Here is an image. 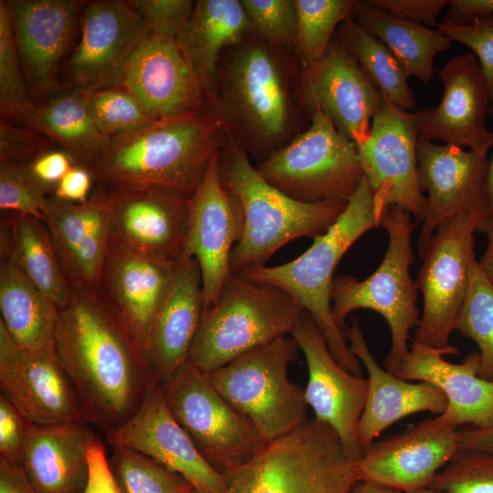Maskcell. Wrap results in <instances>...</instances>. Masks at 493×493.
Wrapping results in <instances>:
<instances>
[{"label": "cell", "mask_w": 493, "mask_h": 493, "mask_svg": "<svg viewBox=\"0 0 493 493\" xmlns=\"http://www.w3.org/2000/svg\"><path fill=\"white\" fill-rule=\"evenodd\" d=\"M55 351L89 423L105 435L136 412L155 382L142 345L100 289L71 285Z\"/></svg>", "instance_id": "obj_1"}, {"label": "cell", "mask_w": 493, "mask_h": 493, "mask_svg": "<svg viewBox=\"0 0 493 493\" xmlns=\"http://www.w3.org/2000/svg\"><path fill=\"white\" fill-rule=\"evenodd\" d=\"M228 135L213 114L156 123L110 139L89 170L109 190L161 189L191 198Z\"/></svg>", "instance_id": "obj_2"}, {"label": "cell", "mask_w": 493, "mask_h": 493, "mask_svg": "<svg viewBox=\"0 0 493 493\" xmlns=\"http://www.w3.org/2000/svg\"><path fill=\"white\" fill-rule=\"evenodd\" d=\"M219 174L242 212L244 229L231 255L232 274L265 267L291 240L325 234L344 212L348 202L305 203L268 184L246 152L232 137L219 153Z\"/></svg>", "instance_id": "obj_3"}, {"label": "cell", "mask_w": 493, "mask_h": 493, "mask_svg": "<svg viewBox=\"0 0 493 493\" xmlns=\"http://www.w3.org/2000/svg\"><path fill=\"white\" fill-rule=\"evenodd\" d=\"M220 58L216 116L261 162L282 147L295 123L282 58L252 32Z\"/></svg>", "instance_id": "obj_4"}, {"label": "cell", "mask_w": 493, "mask_h": 493, "mask_svg": "<svg viewBox=\"0 0 493 493\" xmlns=\"http://www.w3.org/2000/svg\"><path fill=\"white\" fill-rule=\"evenodd\" d=\"M376 226L372 191L363 178L339 219L325 234L314 238L303 254L282 265L239 274L278 286L291 295L313 319L337 362L358 377H362L361 362L351 351L344 330L333 320L331 289L341 257L363 234Z\"/></svg>", "instance_id": "obj_5"}, {"label": "cell", "mask_w": 493, "mask_h": 493, "mask_svg": "<svg viewBox=\"0 0 493 493\" xmlns=\"http://www.w3.org/2000/svg\"><path fill=\"white\" fill-rule=\"evenodd\" d=\"M222 474L228 493H349L360 480L336 432L315 417Z\"/></svg>", "instance_id": "obj_6"}, {"label": "cell", "mask_w": 493, "mask_h": 493, "mask_svg": "<svg viewBox=\"0 0 493 493\" xmlns=\"http://www.w3.org/2000/svg\"><path fill=\"white\" fill-rule=\"evenodd\" d=\"M303 308L278 286L232 274L203 312L188 361L204 373L290 335Z\"/></svg>", "instance_id": "obj_7"}, {"label": "cell", "mask_w": 493, "mask_h": 493, "mask_svg": "<svg viewBox=\"0 0 493 493\" xmlns=\"http://www.w3.org/2000/svg\"><path fill=\"white\" fill-rule=\"evenodd\" d=\"M412 215L393 205L384 211L378 226L388 233V246L377 269L363 280L351 275L334 278L331 312L337 326L344 330L347 316L359 309L383 316L391 331V347L385 369L395 373L407 355L410 331L420 322L417 288L410 275L414 260L412 234L416 225Z\"/></svg>", "instance_id": "obj_8"}, {"label": "cell", "mask_w": 493, "mask_h": 493, "mask_svg": "<svg viewBox=\"0 0 493 493\" xmlns=\"http://www.w3.org/2000/svg\"><path fill=\"white\" fill-rule=\"evenodd\" d=\"M299 350L294 338L287 335L205 373L266 442L291 432L308 419L305 389L290 382L287 374Z\"/></svg>", "instance_id": "obj_9"}, {"label": "cell", "mask_w": 493, "mask_h": 493, "mask_svg": "<svg viewBox=\"0 0 493 493\" xmlns=\"http://www.w3.org/2000/svg\"><path fill=\"white\" fill-rule=\"evenodd\" d=\"M288 144L255 166L272 186L305 203L348 202L364 174L355 143L320 110Z\"/></svg>", "instance_id": "obj_10"}, {"label": "cell", "mask_w": 493, "mask_h": 493, "mask_svg": "<svg viewBox=\"0 0 493 493\" xmlns=\"http://www.w3.org/2000/svg\"><path fill=\"white\" fill-rule=\"evenodd\" d=\"M481 223L479 213H462L442 223L430 238L415 280L424 308L413 342L445 354L458 352L449 339L468 291L475 233Z\"/></svg>", "instance_id": "obj_11"}, {"label": "cell", "mask_w": 493, "mask_h": 493, "mask_svg": "<svg viewBox=\"0 0 493 493\" xmlns=\"http://www.w3.org/2000/svg\"><path fill=\"white\" fill-rule=\"evenodd\" d=\"M162 386L172 414L204 458L218 471L245 464L266 443L189 361Z\"/></svg>", "instance_id": "obj_12"}, {"label": "cell", "mask_w": 493, "mask_h": 493, "mask_svg": "<svg viewBox=\"0 0 493 493\" xmlns=\"http://www.w3.org/2000/svg\"><path fill=\"white\" fill-rule=\"evenodd\" d=\"M383 97L368 136L355 144L372 191L377 226L384 211L393 205L422 224L427 204L418 183L416 147L427 108L407 111Z\"/></svg>", "instance_id": "obj_13"}, {"label": "cell", "mask_w": 493, "mask_h": 493, "mask_svg": "<svg viewBox=\"0 0 493 493\" xmlns=\"http://www.w3.org/2000/svg\"><path fill=\"white\" fill-rule=\"evenodd\" d=\"M149 34L146 23L128 1H87L78 39L61 68V89L86 94L118 86L128 62Z\"/></svg>", "instance_id": "obj_14"}, {"label": "cell", "mask_w": 493, "mask_h": 493, "mask_svg": "<svg viewBox=\"0 0 493 493\" xmlns=\"http://www.w3.org/2000/svg\"><path fill=\"white\" fill-rule=\"evenodd\" d=\"M30 96L40 105L61 90L60 72L79 33L85 0H7Z\"/></svg>", "instance_id": "obj_15"}, {"label": "cell", "mask_w": 493, "mask_h": 493, "mask_svg": "<svg viewBox=\"0 0 493 493\" xmlns=\"http://www.w3.org/2000/svg\"><path fill=\"white\" fill-rule=\"evenodd\" d=\"M118 86L156 123L213 114L203 83L176 41L161 35L146 37Z\"/></svg>", "instance_id": "obj_16"}, {"label": "cell", "mask_w": 493, "mask_h": 493, "mask_svg": "<svg viewBox=\"0 0 493 493\" xmlns=\"http://www.w3.org/2000/svg\"><path fill=\"white\" fill-rule=\"evenodd\" d=\"M219 153L211 158L190 199L182 254L199 265L205 309L216 300L232 275V251L244 229L239 205L220 179Z\"/></svg>", "instance_id": "obj_17"}, {"label": "cell", "mask_w": 493, "mask_h": 493, "mask_svg": "<svg viewBox=\"0 0 493 493\" xmlns=\"http://www.w3.org/2000/svg\"><path fill=\"white\" fill-rule=\"evenodd\" d=\"M1 393L37 425L89 424L76 389L56 351L18 346L0 322Z\"/></svg>", "instance_id": "obj_18"}, {"label": "cell", "mask_w": 493, "mask_h": 493, "mask_svg": "<svg viewBox=\"0 0 493 493\" xmlns=\"http://www.w3.org/2000/svg\"><path fill=\"white\" fill-rule=\"evenodd\" d=\"M416 149L419 187L427 193L426 215L417 240L422 257L445 221L469 212L479 213L483 221L489 158L459 146L436 144L421 134Z\"/></svg>", "instance_id": "obj_19"}, {"label": "cell", "mask_w": 493, "mask_h": 493, "mask_svg": "<svg viewBox=\"0 0 493 493\" xmlns=\"http://www.w3.org/2000/svg\"><path fill=\"white\" fill-rule=\"evenodd\" d=\"M300 93L309 112H323L355 144L368 136L384 101L336 34L320 59L303 63Z\"/></svg>", "instance_id": "obj_20"}, {"label": "cell", "mask_w": 493, "mask_h": 493, "mask_svg": "<svg viewBox=\"0 0 493 493\" xmlns=\"http://www.w3.org/2000/svg\"><path fill=\"white\" fill-rule=\"evenodd\" d=\"M105 435L111 446L152 458L183 476L200 492L228 493L222 472L204 458L172 414L161 382H153L136 412Z\"/></svg>", "instance_id": "obj_21"}, {"label": "cell", "mask_w": 493, "mask_h": 493, "mask_svg": "<svg viewBox=\"0 0 493 493\" xmlns=\"http://www.w3.org/2000/svg\"><path fill=\"white\" fill-rule=\"evenodd\" d=\"M290 335L306 358L309 380L305 397L314 417L330 425L350 456L358 460L363 454L358 425L366 403L368 380L337 362L320 330L305 310Z\"/></svg>", "instance_id": "obj_22"}, {"label": "cell", "mask_w": 493, "mask_h": 493, "mask_svg": "<svg viewBox=\"0 0 493 493\" xmlns=\"http://www.w3.org/2000/svg\"><path fill=\"white\" fill-rule=\"evenodd\" d=\"M459 450L457 428L426 419L374 441L356 460L359 479L403 493L417 491L428 488Z\"/></svg>", "instance_id": "obj_23"}, {"label": "cell", "mask_w": 493, "mask_h": 493, "mask_svg": "<svg viewBox=\"0 0 493 493\" xmlns=\"http://www.w3.org/2000/svg\"><path fill=\"white\" fill-rule=\"evenodd\" d=\"M43 215L70 285L99 289L111 238L107 189L95 184L83 204L51 194L43 206Z\"/></svg>", "instance_id": "obj_24"}, {"label": "cell", "mask_w": 493, "mask_h": 493, "mask_svg": "<svg viewBox=\"0 0 493 493\" xmlns=\"http://www.w3.org/2000/svg\"><path fill=\"white\" fill-rule=\"evenodd\" d=\"M438 74L443 95L436 107H427L420 134L488 156L493 131L485 118L491 98L478 60L473 53L457 55Z\"/></svg>", "instance_id": "obj_25"}, {"label": "cell", "mask_w": 493, "mask_h": 493, "mask_svg": "<svg viewBox=\"0 0 493 493\" xmlns=\"http://www.w3.org/2000/svg\"><path fill=\"white\" fill-rule=\"evenodd\" d=\"M107 192L111 241L173 259L182 257L191 198L161 189Z\"/></svg>", "instance_id": "obj_26"}, {"label": "cell", "mask_w": 493, "mask_h": 493, "mask_svg": "<svg viewBox=\"0 0 493 493\" xmlns=\"http://www.w3.org/2000/svg\"><path fill=\"white\" fill-rule=\"evenodd\" d=\"M177 261L110 240L99 289L124 320L143 351Z\"/></svg>", "instance_id": "obj_27"}, {"label": "cell", "mask_w": 493, "mask_h": 493, "mask_svg": "<svg viewBox=\"0 0 493 493\" xmlns=\"http://www.w3.org/2000/svg\"><path fill=\"white\" fill-rule=\"evenodd\" d=\"M443 355L413 342L394 374L431 383L445 393L447 406L434 417L437 424L457 429L467 424L476 428L493 426V380L478 374V352L470 353L461 363L447 362Z\"/></svg>", "instance_id": "obj_28"}, {"label": "cell", "mask_w": 493, "mask_h": 493, "mask_svg": "<svg viewBox=\"0 0 493 493\" xmlns=\"http://www.w3.org/2000/svg\"><path fill=\"white\" fill-rule=\"evenodd\" d=\"M204 309L199 265L194 257H181L144 346L155 381H166L188 361Z\"/></svg>", "instance_id": "obj_29"}, {"label": "cell", "mask_w": 493, "mask_h": 493, "mask_svg": "<svg viewBox=\"0 0 493 493\" xmlns=\"http://www.w3.org/2000/svg\"><path fill=\"white\" fill-rule=\"evenodd\" d=\"M344 332L352 353L368 373V393L358 425L364 452L381 434L399 420L420 412L441 414L447 406L445 393L435 385L410 383L383 369L371 352L359 322L353 319Z\"/></svg>", "instance_id": "obj_30"}, {"label": "cell", "mask_w": 493, "mask_h": 493, "mask_svg": "<svg viewBox=\"0 0 493 493\" xmlns=\"http://www.w3.org/2000/svg\"><path fill=\"white\" fill-rule=\"evenodd\" d=\"M98 438L87 424H30L20 465L37 493H83Z\"/></svg>", "instance_id": "obj_31"}, {"label": "cell", "mask_w": 493, "mask_h": 493, "mask_svg": "<svg viewBox=\"0 0 493 493\" xmlns=\"http://www.w3.org/2000/svg\"><path fill=\"white\" fill-rule=\"evenodd\" d=\"M250 33V22L241 0H198L175 40L200 78L215 115L220 58L225 49L241 42Z\"/></svg>", "instance_id": "obj_32"}, {"label": "cell", "mask_w": 493, "mask_h": 493, "mask_svg": "<svg viewBox=\"0 0 493 493\" xmlns=\"http://www.w3.org/2000/svg\"><path fill=\"white\" fill-rule=\"evenodd\" d=\"M0 259L16 267L58 308L68 302L71 285L42 219L1 212Z\"/></svg>", "instance_id": "obj_33"}, {"label": "cell", "mask_w": 493, "mask_h": 493, "mask_svg": "<svg viewBox=\"0 0 493 493\" xmlns=\"http://www.w3.org/2000/svg\"><path fill=\"white\" fill-rule=\"evenodd\" d=\"M0 322L32 351H55L59 308L8 262L0 263Z\"/></svg>", "instance_id": "obj_34"}, {"label": "cell", "mask_w": 493, "mask_h": 493, "mask_svg": "<svg viewBox=\"0 0 493 493\" xmlns=\"http://www.w3.org/2000/svg\"><path fill=\"white\" fill-rule=\"evenodd\" d=\"M353 19L389 48L409 77L425 84L436 72L435 56L452 47L439 29L399 18L369 0L357 1Z\"/></svg>", "instance_id": "obj_35"}, {"label": "cell", "mask_w": 493, "mask_h": 493, "mask_svg": "<svg viewBox=\"0 0 493 493\" xmlns=\"http://www.w3.org/2000/svg\"><path fill=\"white\" fill-rule=\"evenodd\" d=\"M26 127L46 136L68 153L76 164L89 167L107 149L110 139L95 125L79 91L62 89L29 115Z\"/></svg>", "instance_id": "obj_36"}, {"label": "cell", "mask_w": 493, "mask_h": 493, "mask_svg": "<svg viewBox=\"0 0 493 493\" xmlns=\"http://www.w3.org/2000/svg\"><path fill=\"white\" fill-rule=\"evenodd\" d=\"M341 42L380 91L398 108L415 111L417 102L408 83V74L389 48L354 19L341 23Z\"/></svg>", "instance_id": "obj_37"}, {"label": "cell", "mask_w": 493, "mask_h": 493, "mask_svg": "<svg viewBox=\"0 0 493 493\" xmlns=\"http://www.w3.org/2000/svg\"><path fill=\"white\" fill-rule=\"evenodd\" d=\"M356 3L354 0H294L295 46L303 63L324 56L339 26L353 19Z\"/></svg>", "instance_id": "obj_38"}, {"label": "cell", "mask_w": 493, "mask_h": 493, "mask_svg": "<svg viewBox=\"0 0 493 493\" xmlns=\"http://www.w3.org/2000/svg\"><path fill=\"white\" fill-rule=\"evenodd\" d=\"M456 330L478 347V374L493 378V285L481 271L476 255L469 264V287Z\"/></svg>", "instance_id": "obj_39"}, {"label": "cell", "mask_w": 493, "mask_h": 493, "mask_svg": "<svg viewBox=\"0 0 493 493\" xmlns=\"http://www.w3.org/2000/svg\"><path fill=\"white\" fill-rule=\"evenodd\" d=\"M16 47L7 0L0 1V117L1 121L26 127L36 108Z\"/></svg>", "instance_id": "obj_40"}, {"label": "cell", "mask_w": 493, "mask_h": 493, "mask_svg": "<svg viewBox=\"0 0 493 493\" xmlns=\"http://www.w3.org/2000/svg\"><path fill=\"white\" fill-rule=\"evenodd\" d=\"M110 465L120 493H194L180 474L134 450L112 446Z\"/></svg>", "instance_id": "obj_41"}, {"label": "cell", "mask_w": 493, "mask_h": 493, "mask_svg": "<svg viewBox=\"0 0 493 493\" xmlns=\"http://www.w3.org/2000/svg\"><path fill=\"white\" fill-rule=\"evenodd\" d=\"M84 95L95 125L109 139L138 132L156 124L137 100L121 86Z\"/></svg>", "instance_id": "obj_42"}, {"label": "cell", "mask_w": 493, "mask_h": 493, "mask_svg": "<svg viewBox=\"0 0 493 493\" xmlns=\"http://www.w3.org/2000/svg\"><path fill=\"white\" fill-rule=\"evenodd\" d=\"M428 488L446 493H493V453L459 450Z\"/></svg>", "instance_id": "obj_43"}, {"label": "cell", "mask_w": 493, "mask_h": 493, "mask_svg": "<svg viewBox=\"0 0 493 493\" xmlns=\"http://www.w3.org/2000/svg\"><path fill=\"white\" fill-rule=\"evenodd\" d=\"M53 192L38 183L26 163L0 160V211L44 220L43 206Z\"/></svg>", "instance_id": "obj_44"}, {"label": "cell", "mask_w": 493, "mask_h": 493, "mask_svg": "<svg viewBox=\"0 0 493 493\" xmlns=\"http://www.w3.org/2000/svg\"><path fill=\"white\" fill-rule=\"evenodd\" d=\"M241 3L256 36L277 49L295 45L294 0H241Z\"/></svg>", "instance_id": "obj_45"}, {"label": "cell", "mask_w": 493, "mask_h": 493, "mask_svg": "<svg viewBox=\"0 0 493 493\" xmlns=\"http://www.w3.org/2000/svg\"><path fill=\"white\" fill-rule=\"evenodd\" d=\"M146 23L150 33L176 40L188 23L195 2L192 0H129Z\"/></svg>", "instance_id": "obj_46"}, {"label": "cell", "mask_w": 493, "mask_h": 493, "mask_svg": "<svg viewBox=\"0 0 493 493\" xmlns=\"http://www.w3.org/2000/svg\"><path fill=\"white\" fill-rule=\"evenodd\" d=\"M435 28L473 51L488 82L491 98L489 113L493 115V19L477 20L467 26H451L439 21Z\"/></svg>", "instance_id": "obj_47"}, {"label": "cell", "mask_w": 493, "mask_h": 493, "mask_svg": "<svg viewBox=\"0 0 493 493\" xmlns=\"http://www.w3.org/2000/svg\"><path fill=\"white\" fill-rule=\"evenodd\" d=\"M55 147L46 136L31 128L0 122V160L28 163Z\"/></svg>", "instance_id": "obj_48"}, {"label": "cell", "mask_w": 493, "mask_h": 493, "mask_svg": "<svg viewBox=\"0 0 493 493\" xmlns=\"http://www.w3.org/2000/svg\"><path fill=\"white\" fill-rule=\"evenodd\" d=\"M30 422L5 394H0V457L21 464Z\"/></svg>", "instance_id": "obj_49"}, {"label": "cell", "mask_w": 493, "mask_h": 493, "mask_svg": "<svg viewBox=\"0 0 493 493\" xmlns=\"http://www.w3.org/2000/svg\"><path fill=\"white\" fill-rule=\"evenodd\" d=\"M369 2L406 21L436 26L437 17L447 7L448 0H369Z\"/></svg>", "instance_id": "obj_50"}, {"label": "cell", "mask_w": 493, "mask_h": 493, "mask_svg": "<svg viewBox=\"0 0 493 493\" xmlns=\"http://www.w3.org/2000/svg\"><path fill=\"white\" fill-rule=\"evenodd\" d=\"M75 164L72 157L58 147L44 152L26 163L33 177L52 192Z\"/></svg>", "instance_id": "obj_51"}, {"label": "cell", "mask_w": 493, "mask_h": 493, "mask_svg": "<svg viewBox=\"0 0 493 493\" xmlns=\"http://www.w3.org/2000/svg\"><path fill=\"white\" fill-rule=\"evenodd\" d=\"M89 475L83 493H120L103 444L98 438L89 448Z\"/></svg>", "instance_id": "obj_52"}, {"label": "cell", "mask_w": 493, "mask_h": 493, "mask_svg": "<svg viewBox=\"0 0 493 493\" xmlns=\"http://www.w3.org/2000/svg\"><path fill=\"white\" fill-rule=\"evenodd\" d=\"M94 183L90 171L82 165L75 164L59 181L53 195L62 201L83 204L88 201Z\"/></svg>", "instance_id": "obj_53"}, {"label": "cell", "mask_w": 493, "mask_h": 493, "mask_svg": "<svg viewBox=\"0 0 493 493\" xmlns=\"http://www.w3.org/2000/svg\"><path fill=\"white\" fill-rule=\"evenodd\" d=\"M493 19V0H448L441 23L467 26L477 20Z\"/></svg>", "instance_id": "obj_54"}, {"label": "cell", "mask_w": 493, "mask_h": 493, "mask_svg": "<svg viewBox=\"0 0 493 493\" xmlns=\"http://www.w3.org/2000/svg\"><path fill=\"white\" fill-rule=\"evenodd\" d=\"M0 493H37L21 465L0 457Z\"/></svg>", "instance_id": "obj_55"}, {"label": "cell", "mask_w": 493, "mask_h": 493, "mask_svg": "<svg viewBox=\"0 0 493 493\" xmlns=\"http://www.w3.org/2000/svg\"><path fill=\"white\" fill-rule=\"evenodd\" d=\"M460 450H477L493 453V426L488 428L467 427L458 430Z\"/></svg>", "instance_id": "obj_56"}, {"label": "cell", "mask_w": 493, "mask_h": 493, "mask_svg": "<svg viewBox=\"0 0 493 493\" xmlns=\"http://www.w3.org/2000/svg\"><path fill=\"white\" fill-rule=\"evenodd\" d=\"M478 231L486 235L487 246L477 263L485 277L493 285V222L483 224Z\"/></svg>", "instance_id": "obj_57"}, {"label": "cell", "mask_w": 493, "mask_h": 493, "mask_svg": "<svg viewBox=\"0 0 493 493\" xmlns=\"http://www.w3.org/2000/svg\"><path fill=\"white\" fill-rule=\"evenodd\" d=\"M488 222H493V153L489 158L488 173L486 187V206L483 221L479 227ZM478 227V228H479Z\"/></svg>", "instance_id": "obj_58"}, {"label": "cell", "mask_w": 493, "mask_h": 493, "mask_svg": "<svg viewBox=\"0 0 493 493\" xmlns=\"http://www.w3.org/2000/svg\"><path fill=\"white\" fill-rule=\"evenodd\" d=\"M349 493H403L397 489L369 480H359Z\"/></svg>", "instance_id": "obj_59"}, {"label": "cell", "mask_w": 493, "mask_h": 493, "mask_svg": "<svg viewBox=\"0 0 493 493\" xmlns=\"http://www.w3.org/2000/svg\"><path fill=\"white\" fill-rule=\"evenodd\" d=\"M411 493H446L438 489L431 488H425L417 491H414Z\"/></svg>", "instance_id": "obj_60"}, {"label": "cell", "mask_w": 493, "mask_h": 493, "mask_svg": "<svg viewBox=\"0 0 493 493\" xmlns=\"http://www.w3.org/2000/svg\"><path fill=\"white\" fill-rule=\"evenodd\" d=\"M194 493H203V492H200V491L195 489Z\"/></svg>", "instance_id": "obj_61"}, {"label": "cell", "mask_w": 493, "mask_h": 493, "mask_svg": "<svg viewBox=\"0 0 493 493\" xmlns=\"http://www.w3.org/2000/svg\"><path fill=\"white\" fill-rule=\"evenodd\" d=\"M491 380H493V378Z\"/></svg>", "instance_id": "obj_62"}]
</instances>
